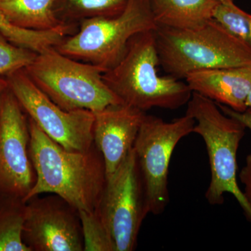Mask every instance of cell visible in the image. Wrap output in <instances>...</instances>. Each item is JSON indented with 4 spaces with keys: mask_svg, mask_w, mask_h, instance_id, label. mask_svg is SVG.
Masks as SVG:
<instances>
[{
    "mask_svg": "<svg viewBox=\"0 0 251 251\" xmlns=\"http://www.w3.org/2000/svg\"><path fill=\"white\" fill-rule=\"evenodd\" d=\"M239 179L243 185V193L247 202L251 206V153L245 160V164L239 174Z\"/></svg>",
    "mask_w": 251,
    "mask_h": 251,
    "instance_id": "cell-22",
    "label": "cell"
},
{
    "mask_svg": "<svg viewBox=\"0 0 251 251\" xmlns=\"http://www.w3.org/2000/svg\"><path fill=\"white\" fill-rule=\"evenodd\" d=\"M247 105V107H251V92L250 94H249V97H248Z\"/></svg>",
    "mask_w": 251,
    "mask_h": 251,
    "instance_id": "cell-26",
    "label": "cell"
},
{
    "mask_svg": "<svg viewBox=\"0 0 251 251\" xmlns=\"http://www.w3.org/2000/svg\"><path fill=\"white\" fill-rule=\"evenodd\" d=\"M157 26L193 29L214 17L218 0H149Z\"/></svg>",
    "mask_w": 251,
    "mask_h": 251,
    "instance_id": "cell-14",
    "label": "cell"
},
{
    "mask_svg": "<svg viewBox=\"0 0 251 251\" xmlns=\"http://www.w3.org/2000/svg\"><path fill=\"white\" fill-rule=\"evenodd\" d=\"M6 80L23 110L49 138L69 151H87L93 146V112L60 108L35 85L25 69L9 74Z\"/></svg>",
    "mask_w": 251,
    "mask_h": 251,
    "instance_id": "cell-8",
    "label": "cell"
},
{
    "mask_svg": "<svg viewBox=\"0 0 251 251\" xmlns=\"http://www.w3.org/2000/svg\"><path fill=\"white\" fill-rule=\"evenodd\" d=\"M0 33L15 45L31 50L36 53L54 48L68 34L62 31H35L18 27L0 12Z\"/></svg>",
    "mask_w": 251,
    "mask_h": 251,
    "instance_id": "cell-18",
    "label": "cell"
},
{
    "mask_svg": "<svg viewBox=\"0 0 251 251\" xmlns=\"http://www.w3.org/2000/svg\"><path fill=\"white\" fill-rule=\"evenodd\" d=\"M193 92L236 112L245 111L251 92V65L197 71L185 77Z\"/></svg>",
    "mask_w": 251,
    "mask_h": 251,
    "instance_id": "cell-13",
    "label": "cell"
},
{
    "mask_svg": "<svg viewBox=\"0 0 251 251\" xmlns=\"http://www.w3.org/2000/svg\"><path fill=\"white\" fill-rule=\"evenodd\" d=\"M84 251H116L115 242L98 209L78 211Z\"/></svg>",
    "mask_w": 251,
    "mask_h": 251,
    "instance_id": "cell-19",
    "label": "cell"
},
{
    "mask_svg": "<svg viewBox=\"0 0 251 251\" xmlns=\"http://www.w3.org/2000/svg\"><path fill=\"white\" fill-rule=\"evenodd\" d=\"M8 88H9V84H8L6 78L4 79L2 77H0V95Z\"/></svg>",
    "mask_w": 251,
    "mask_h": 251,
    "instance_id": "cell-24",
    "label": "cell"
},
{
    "mask_svg": "<svg viewBox=\"0 0 251 251\" xmlns=\"http://www.w3.org/2000/svg\"><path fill=\"white\" fill-rule=\"evenodd\" d=\"M159 56L153 30L130 39L123 57L103 74L104 82L125 105L146 112L176 110L187 104L193 92L186 82L158 74Z\"/></svg>",
    "mask_w": 251,
    "mask_h": 251,
    "instance_id": "cell-2",
    "label": "cell"
},
{
    "mask_svg": "<svg viewBox=\"0 0 251 251\" xmlns=\"http://www.w3.org/2000/svg\"><path fill=\"white\" fill-rule=\"evenodd\" d=\"M29 140V122L8 88L0 95V193L24 202L36 181Z\"/></svg>",
    "mask_w": 251,
    "mask_h": 251,
    "instance_id": "cell-10",
    "label": "cell"
},
{
    "mask_svg": "<svg viewBox=\"0 0 251 251\" xmlns=\"http://www.w3.org/2000/svg\"><path fill=\"white\" fill-rule=\"evenodd\" d=\"M54 0H0V12L15 25L35 31H62L70 36L76 26L61 22L54 11Z\"/></svg>",
    "mask_w": 251,
    "mask_h": 251,
    "instance_id": "cell-15",
    "label": "cell"
},
{
    "mask_svg": "<svg viewBox=\"0 0 251 251\" xmlns=\"http://www.w3.org/2000/svg\"><path fill=\"white\" fill-rule=\"evenodd\" d=\"M23 241L31 251H82L78 211L57 195L27 202Z\"/></svg>",
    "mask_w": 251,
    "mask_h": 251,
    "instance_id": "cell-11",
    "label": "cell"
},
{
    "mask_svg": "<svg viewBox=\"0 0 251 251\" xmlns=\"http://www.w3.org/2000/svg\"><path fill=\"white\" fill-rule=\"evenodd\" d=\"M160 66L178 80L197 71L251 65V47L212 18L202 26L179 29L157 26Z\"/></svg>",
    "mask_w": 251,
    "mask_h": 251,
    "instance_id": "cell-3",
    "label": "cell"
},
{
    "mask_svg": "<svg viewBox=\"0 0 251 251\" xmlns=\"http://www.w3.org/2000/svg\"><path fill=\"white\" fill-rule=\"evenodd\" d=\"M97 209L111 234L116 251L134 250L142 224L149 212L133 148L107 178Z\"/></svg>",
    "mask_w": 251,
    "mask_h": 251,
    "instance_id": "cell-9",
    "label": "cell"
},
{
    "mask_svg": "<svg viewBox=\"0 0 251 251\" xmlns=\"http://www.w3.org/2000/svg\"><path fill=\"white\" fill-rule=\"evenodd\" d=\"M195 124L192 117L186 114L171 122L145 115L133 150L143 179L149 214L159 215L168 206L172 156L180 140L193 133Z\"/></svg>",
    "mask_w": 251,
    "mask_h": 251,
    "instance_id": "cell-7",
    "label": "cell"
},
{
    "mask_svg": "<svg viewBox=\"0 0 251 251\" xmlns=\"http://www.w3.org/2000/svg\"><path fill=\"white\" fill-rule=\"evenodd\" d=\"M25 70L44 94L67 111L94 112L123 103L104 82L101 68L68 57L54 48L38 53Z\"/></svg>",
    "mask_w": 251,
    "mask_h": 251,
    "instance_id": "cell-5",
    "label": "cell"
},
{
    "mask_svg": "<svg viewBox=\"0 0 251 251\" xmlns=\"http://www.w3.org/2000/svg\"><path fill=\"white\" fill-rule=\"evenodd\" d=\"M38 53L15 45L0 33V75H6L30 65Z\"/></svg>",
    "mask_w": 251,
    "mask_h": 251,
    "instance_id": "cell-21",
    "label": "cell"
},
{
    "mask_svg": "<svg viewBox=\"0 0 251 251\" xmlns=\"http://www.w3.org/2000/svg\"><path fill=\"white\" fill-rule=\"evenodd\" d=\"M29 156L36 181L25 202L52 193L77 211L98 209L107 176L105 163L95 144L87 151H69L49 138L28 118Z\"/></svg>",
    "mask_w": 251,
    "mask_h": 251,
    "instance_id": "cell-1",
    "label": "cell"
},
{
    "mask_svg": "<svg viewBox=\"0 0 251 251\" xmlns=\"http://www.w3.org/2000/svg\"><path fill=\"white\" fill-rule=\"evenodd\" d=\"M27 202L0 193V251H31L23 241Z\"/></svg>",
    "mask_w": 251,
    "mask_h": 251,
    "instance_id": "cell-17",
    "label": "cell"
},
{
    "mask_svg": "<svg viewBox=\"0 0 251 251\" xmlns=\"http://www.w3.org/2000/svg\"><path fill=\"white\" fill-rule=\"evenodd\" d=\"M186 115L195 120L193 133L202 137L210 166L211 179L205 198L211 205L224 202L226 193L232 195L251 223V206L244 197L237 180V151L246 127L222 112L217 103L193 92Z\"/></svg>",
    "mask_w": 251,
    "mask_h": 251,
    "instance_id": "cell-4",
    "label": "cell"
},
{
    "mask_svg": "<svg viewBox=\"0 0 251 251\" xmlns=\"http://www.w3.org/2000/svg\"><path fill=\"white\" fill-rule=\"evenodd\" d=\"M217 105L224 113L236 119L238 121L242 123L246 128H248L251 131V107H248L245 111L239 112L234 111L229 107L222 105V104L217 103Z\"/></svg>",
    "mask_w": 251,
    "mask_h": 251,
    "instance_id": "cell-23",
    "label": "cell"
},
{
    "mask_svg": "<svg viewBox=\"0 0 251 251\" xmlns=\"http://www.w3.org/2000/svg\"><path fill=\"white\" fill-rule=\"evenodd\" d=\"M219 2L223 3V4H234V0H218Z\"/></svg>",
    "mask_w": 251,
    "mask_h": 251,
    "instance_id": "cell-25",
    "label": "cell"
},
{
    "mask_svg": "<svg viewBox=\"0 0 251 251\" xmlns=\"http://www.w3.org/2000/svg\"><path fill=\"white\" fill-rule=\"evenodd\" d=\"M94 115V143L103 156L108 178L133 150L146 113L120 103Z\"/></svg>",
    "mask_w": 251,
    "mask_h": 251,
    "instance_id": "cell-12",
    "label": "cell"
},
{
    "mask_svg": "<svg viewBox=\"0 0 251 251\" xmlns=\"http://www.w3.org/2000/svg\"><path fill=\"white\" fill-rule=\"evenodd\" d=\"M128 0H54L57 18L67 25L77 26L82 21L97 17H112L121 14Z\"/></svg>",
    "mask_w": 251,
    "mask_h": 251,
    "instance_id": "cell-16",
    "label": "cell"
},
{
    "mask_svg": "<svg viewBox=\"0 0 251 251\" xmlns=\"http://www.w3.org/2000/svg\"><path fill=\"white\" fill-rule=\"evenodd\" d=\"M156 27L149 0H128L121 14L82 21L76 32L64 38L54 49L105 72L123 57L133 36Z\"/></svg>",
    "mask_w": 251,
    "mask_h": 251,
    "instance_id": "cell-6",
    "label": "cell"
},
{
    "mask_svg": "<svg viewBox=\"0 0 251 251\" xmlns=\"http://www.w3.org/2000/svg\"><path fill=\"white\" fill-rule=\"evenodd\" d=\"M213 18L251 47V14L243 11L234 3L226 4L220 2Z\"/></svg>",
    "mask_w": 251,
    "mask_h": 251,
    "instance_id": "cell-20",
    "label": "cell"
}]
</instances>
